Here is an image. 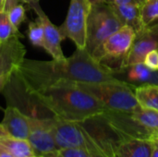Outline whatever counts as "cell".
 <instances>
[{
  "label": "cell",
  "mask_w": 158,
  "mask_h": 157,
  "mask_svg": "<svg viewBox=\"0 0 158 157\" xmlns=\"http://www.w3.org/2000/svg\"><path fill=\"white\" fill-rule=\"evenodd\" d=\"M15 74L25 92L35 93L63 82L99 83L118 81L113 71L96 60L86 48H77L69 57L50 61L23 58Z\"/></svg>",
  "instance_id": "1"
},
{
  "label": "cell",
  "mask_w": 158,
  "mask_h": 157,
  "mask_svg": "<svg viewBox=\"0 0 158 157\" xmlns=\"http://www.w3.org/2000/svg\"><path fill=\"white\" fill-rule=\"evenodd\" d=\"M32 96L53 117L67 121L81 122L106 110L100 101L75 82L59 83Z\"/></svg>",
  "instance_id": "2"
},
{
  "label": "cell",
  "mask_w": 158,
  "mask_h": 157,
  "mask_svg": "<svg viewBox=\"0 0 158 157\" xmlns=\"http://www.w3.org/2000/svg\"><path fill=\"white\" fill-rule=\"evenodd\" d=\"M80 88L94 95L106 109L118 112H134L142 106L139 105L134 88L119 81L99 83H77Z\"/></svg>",
  "instance_id": "3"
},
{
  "label": "cell",
  "mask_w": 158,
  "mask_h": 157,
  "mask_svg": "<svg viewBox=\"0 0 158 157\" xmlns=\"http://www.w3.org/2000/svg\"><path fill=\"white\" fill-rule=\"evenodd\" d=\"M122 26L107 3L91 5L87 20L86 50L93 56L104 42Z\"/></svg>",
  "instance_id": "4"
},
{
  "label": "cell",
  "mask_w": 158,
  "mask_h": 157,
  "mask_svg": "<svg viewBox=\"0 0 158 157\" xmlns=\"http://www.w3.org/2000/svg\"><path fill=\"white\" fill-rule=\"evenodd\" d=\"M135 31L129 26H122L110 35L93 56L112 71L121 68L135 38Z\"/></svg>",
  "instance_id": "5"
},
{
  "label": "cell",
  "mask_w": 158,
  "mask_h": 157,
  "mask_svg": "<svg viewBox=\"0 0 158 157\" xmlns=\"http://www.w3.org/2000/svg\"><path fill=\"white\" fill-rule=\"evenodd\" d=\"M80 123L105 157L118 155L120 145L127 139L110 124L103 113Z\"/></svg>",
  "instance_id": "6"
},
{
  "label": "cell",
  "mask_w": 158,
  "mask_h": 157,
  "mask_svg": "<svg viewBox=\"0 0 158 157\" xmlns=\"http://www.w3.org/2000/svg\"><path fill=\"white\" fill-rule=\"evenodd\" d=\"M53 131L57 149L83 148L95 157H105L80 122L62 120L54 117Z\"/></svg>",
  "instance_id": "7"
},
{
  "label": "cell",
  "mask_w": 158,
  "mask_h": 157,
  "mask_svg": "<svg viewBox=\"0 0 158 157\" xmlns=\"http://www.w3.org/2000/svg\"><path fill=\"white\" fill-rule=\"evenodd\" d=\"M90 10L91 3L88 0H70L66 19L58 27L63 39H70L77 48L86 46L87 20Z\"/></svg>",
  "instance_id": "8"
},
{
  "label": "cell",
  "mask_w": 158,
  "mask_h": 157,
  "mask_svg": "<svg viewBox=\"0 0 158 157\" xmlns=\"http://www.w3.org/2000/svg\"><path fill=\"white\" fill-rule=\"evenodd\" d=\"M54 117H31V131L28 141L36 156H44L57 151L53 131Z\"/></svg>",
  "instance_id": "9"
},
{
  "label": "cell",
  "mask_w": 158,
  "mask_h": 157,
  "mask_svg": "<svg viewBox=\"0 0 158 157\" xmlns=\"http://www.w3.org/2000/svg\"><path fill=\"white\" fill-rule=\"evenodd\" d=\"M153 50H158V22L136 33L123 67L143 62L145 56Z\"/></svg>",
  "instance_id": "10"
},
{
  "label": "cell",
  "mask_w": 158,
  "mask_h": 157,
  "mask_svg": "<svg viewBox=\"0 0 158 157\" xmlns=\"http://www.w3.org/2000/svg\"><path fill=\"white\" fill-rule=\"evenodd\" d=\"M113 76L134 89L143 85H158V70L147 68L143 62L124 66L113 71Z\"/></svg>",
  "instance_id": "11"
},
{
  "label": "cell",
  "mask_w": 158,
  "mask_h": 157,
  "mask_svg": "<svg viewBox=\"0 0 158 157\" xmlns=\"http://www.w3.org/2000/svg\"><path fill=\"white\" fill-rule=\"evenodd\" d=\"M0 125L12 137L28 140L31 131V117L15 105H8L4 110Z\"/></svg>",
  "instance_id": "12"
},
{
  "label": "cell",
  "mask_w": 158,
  "mask_h": 157,
  "mask_svg": "<svg viewBox=\"0 0 158 157\" xmlns=\"http://www.w3.org/2000/svg\"><path fill=\"white\" fill-rule=\"evenodd\" d=\"M20 37H13L0 45V76L15 74L18 66L24 58L25 49Z\"/></svg>",
  "instance_id": "13"
},
{
  "label": "cell",
  "mask_w": 158,
  "mask_h": 157,
  "mask_svg": "<svg viewBox=\"0 0 158 157\" xmlns=\"http://www.w3.org/2000/svg\"><path fill=\"white\" fill-rule=\"evenodd\" d=\"M37 14V19L41 21L44 31V49L53 57V59L61 60L66 56L61 48V42L64 40L57 26L53 24L46 14L43 11L40 6L32 8Z\"/></svg>",
  "instance_id": "14"
},
{
  "label": "cell",
  "mask_w": 158,
  "mask_h": 157,
  "mask_svg": "<svg viewBox=\"0 0 158 157\" xmlns=\"http://www.w3.org/2000/svg\"><path fill=\"white\" fill-rule=\"evenodd\" d=\"M113 12L123 26L132 28L135 32H139L144 28L142 19V10L139 5H110Z\"/></svg>",
  "instance_id": "15"
},
{
  "label": "cell",
  "mask_w": 158,
  "mask_h": 157,
  "mask_svg": "<svg viewBox=\"0 0 158 157\" xmlns=\"http://www.w3.org/2000/svg\"><path fill=\"white\" fill-rule=\"evenodd\" d=\"M0 149L11 154L14 157L34 156V152L28 140H20L9 135L0 125Z\"/></svg>",
  "instance_id": "16"
},
{
  "label": "cell",
  "mask_w": 158,
  "mask_h": 157,
  "mask_svg": "<svg viewBox=\"0 0 158 157\" xmlns=\"http://www.w3.org/2000/svg\"><path fill=\"white\" fill-rule=\"evenodd\" d=\"M154 145V140L129 138L120 145L118 155L123 157H151Z\"/></svg>",
  "instance_id": "17"
},
{
  "label": "cell",
  "mask_w": 158,
  "mask_h": 157,
  "mask_svg": "<svg viewBox=\"0 0 158 157\" xmlns=\"http://www.w3.org/2000/svg\"><path fill=\"white\" fill-rule=\"evenodd\" d=\"M134 93L143 108L158 111V85H143L137 87Z\"/></svg>",
  "instance_id": "18"
},
{
  "label": "cell",
  "mask_w": 158,
  "mask_h": 157,
  "mask_svg": "<svg viewBox=\"0 0 158 157\" xmlns=\"http://www.w3.org/2000/svg\"><path fill=\"white\" fill-rule=\"evenodd\" d=\"M136 118L141 122V124L146 128L154 136V139L158 137V111L143 108L133 112Z\"/></svg>",
  "instance_id": "19"
},
{
  "label": "cell",
  "mask_w": 158,
  "mask_h": 157,
  "mask_svg": "<svg viewBox=\"0 0 158 157\" xmlns=\"http://www.w3.org/2000/svg\"><path fill=\"white\" fill-rule=\"evenodd\" d=\"M4 9L6 10L13 26L19 29L21 23L26 19L25 6L19 3L18 0H6Z\"/></svg>",
  "instance_id": "20"
},
{
  "label": "cell",
  "mask_w": 158,
  "mask_h": 157,
  "mask_svg": "<svg viewBox=\"0 0 158 157\" xmlns=\"http://www.w3.org/2000/svg\"><path fill=\"white\" fill-rule=\"evenodd\" d=\"M23 38L19 29L13 26L6 9L0 11V43H5L13 37Z\"/></svg>",
  "instance_id": "21"
},
{
  "label": "cell",
  "mask_w": 158,
  "mask_h": 157,
  "mask_svg": "<svg viewBox=\"0 0 158 157\" xmlns=\"http://www.w3.org/2000/svg\"><path fill=\"white\" fill-rule=\"evenodd\" d=\"M142 19L144 27L158 22V0H144L141 6Z\"/></svg>",
  "instance_id": "22"
},
{
  "label": "cell",
  "mask_w": 158,
  "mask_h": 157,
  "mask_svg": "<svg viewBox=\"0 0 158 157\" xmlns=\"http://www.w3.org/2000/svg\"><path fill=\"white\" fill-rule=\"evenodd\" d=\"M27 35L30 42L34 46L44 47V31L41 21L36 19L35 20H31L28 23Z\"/></svg>",
  "instance_id": "23"
},
{
  "label": "cell",
  "mask_w": 158,
  "mask_h": 157,
  "mask_svg": "<svg viewBox=\"0 0 158 157\" xmlns=\"http://www.w3.org/2000/svg\"><path fill=\"white\" fill-rule=\"evenodd\" d=\"M45 156V155H44ZM48 157H95L91 152L83 148H62L53 154L47 155Z\"/></svg>",
  "instance_id": "24"
},
{
  "label": "cell",
  "mask_w": 158,
  "mask_h": 157,
  "mask_svg": "<svg viewBox=\"0 0 158 157\" xmlns=\"http://www.w3.org/2000/svg\"><path fill=\"white\" fill-rule=\"evenodd\" d=\"M143 64L153 70H158V50L149 52L144 57Z\"/></svg>",
  "instance_id": "25"
},
{
  "label": "cell",
  "mask_w": 158,
  "mask_h": 157,
  "mask_svg": "<svg viewBox=\"0 0 158 157\" xmlns=\"http://www.w3.org/2000/svg\"><path fill=\"white\" fill-rule=\"evenodd\" d=\"M144 0H105L107 4L114 5H139L142 6Z\"/></svg>",
  "instance_id": "26"
},
{
  "label": "cell",
  "mask_w": 158,
  "mask_h": 157,
  "mask_svg": "<svg viewBox=\"0 0 158 157\" xmlns=\"http://www.w3.org/2000/svg\"><path fill=\"white\" fill-rule=\"evenodd\" d=\"M11 76H8V75H3V76H0V93L2 92V90L5 88L6 84L8 82L9 79H10ZM1 108V107H0Z\"/></svg>",
  "instance_id": "27"
},
{
  "label": "cell",
  "mask_w": 158,
  "mask_h": 157,
  "mask_svg": "<svg viewBox=\"0 0 158 157\" xmlns=\"http://www.w3.org/2000/svg\"><path fill=\"white\" fill-rule=\"evenodd\" d=\"M22 2H24V3H26V4H28L29 5V6L32 9L33 7H35V6H40V4H39V1L40 0H21Z\"/></svg>",
  "instance_id": "28"
},
{
  "label": "cell",
  "mask_w": 158,
  "mask_h": 157,
  "mask_svg": "<svg viewBox=\"0 0 158 157\" xmlns=\"http://www.w3.org/2000/svg\"><path fill=\"white\" fill-rule=\"evenodd\" d=\"M0 157H14L11 154H9L8 152L0 149Z\"/></svg>",
  "instance_id": "29"
},
{
  "label": "cell",
  "mask_w": 158,
  "mask_h": 157,
  "mask_svg": "<svg viewBox=\"0 0 158 157\" xmlns=\"http://www.w3.org/2000/svg\"><path fill=\"white\" fill-rule=\"evenodd\" d=\"M154 149H153V152H152V155L151 157H158V145H156L154 142Z\"/></svg>",
  "instance_id": "30"
},
{
  "label": "cell",
  "mask_w": 158,
  "mask_h": 157,
  "mask_svg": "<svg viewBox=\"0 0 158 157\" xmlns=\"http://www.w3.org/2000/svg\"><path fill=\"white\" fill-rule=\"evenodd\" d=\"M91 5H94V4H100V3H104L105 0H88Z\"/></svg>",
  "instance_id": "31"
},
{
  "label": "cell",
  "mask_w": 158,
  "mask_h": 157,
  "mask_svg": "<svg viewBox=\"0 0 158 157\" xmlns=\"http://www.w3.org/2000/svg\"><path fill=\"white\" fill-rule=\"evenodd\" d=\"M6 2V0H0V11L5 8Z\"/></svg>",
  "instance_id": "32"
},
{
  "label": "cell",
  "mask_w": 158,
  "mask_h": 157,
  "mask_svg": "<svg viewBox=\"0 0 158 157\" xmlns=\"http://www.w3.org/2000/svg\"><path fill=\"white\" fill-rule=\"evenodd\" d=\"M154 142L156 145H158V139H154Z\"/></svg>",
  "instance_id": "33"
},
{
  "label": "cell",
  "mask_w": 158,
  "mask_h": 157,
  "mask_svg": "<svg viewBox=\"0 0 158 157\" xmlns=\"http://www.w3.org/2000/svg\"><path fill=\"white\" fill-rule=\"evenodd\" d=\"M114 157H123L122 156V155H118H118H115V156Z\"/></svg>",
  "instance_id": "34"
},
{
  "label": "cell",
  "mask_w": 158,
  "mask_h": 157,
  "mask_svg": "<svg viewBox=\"0 0 158 157\" xmlns=\"http://www.w3.org/2000/svg\"><path fill=\"white\" fill-rule=\"evenodd\" d=\"M31 157H40V156H36V155H34V156H31Z\"/></svg>",
  "instance_id": "35"
},
{
  "label": "cell",
  "mask_w": 158,
  "mask_h": 157,
  "mask_svg": "<svg viewBox=\"0 0 158 157\" xmlns=\"http://www.w3.org/2000/svg\"><path fill=\"white\" fill-rule=\"evenodd\" d=\"M42 157H48V156H46V155H45V156H42Z\"/></svg>",
  "instance_id": "36"
},
{
  "label": "cell",
  "mask_w": 158,
  "mask_h": 157,
  "mask_svg": "<svg viewBox=\"0 0 158 157\" xmlns=\"http://www.w3.org/2000/svg\"><path fill=\"white\" fill-rule=\"evenodd\" d=\"M156 139H158V137H157V138H156Z\"/></svg>",
  "instance_id": "37"
},
{
  "label": "cell",
  "mask_w": 158,
  "mask_h": 157,
  "mask_svg": "<svg viewBox=\"0 0 158 157\" xmlns=\"http://www.w3.org/2000/svg\"><path fill=\"white\" fill-rule=\"evenodd\" d=\"M0 45H1V43H0Z\"/></svg>",
  "instance_id": "38"
}]
</instances>
